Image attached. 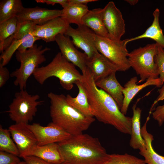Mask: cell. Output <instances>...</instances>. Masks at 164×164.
I'll return each mask as SVG.
<instances>
[{
	"instance_id": "2e32d148",
	"label": "cell",
	"mask_w": 164,
	"mask_h": 164,
	"mask_svg": "<svg viewBox=\"0 0 164 164\" xmlns=\"http://www.w3.org/2000/svg\"><path fill=\"white\" fill-rule=\"evenodd\" d=\"M86 65L95 82L118 71L114 65L99 53L87 58Z\"/></svg>"
},
{
	"instance_id": "d4e9b609",
	"label": "cell",
	"mask_w": 164,
	"mask_h": 164,
	"mask_svg": "<svg viewBox=\"0 0 164 164\" xmlns=\"http://www.w3.org/2000/svg\"><path fill=\"white\" fill-rule=\"evenodd\" d=\"M89 10L87 5L70 2L62 10L61 17L70 24L74 23L78 26L82 24V19Z\"/></svg>"
},
{
	"instance_id": "1f68e13d",
	"label": "cell",
	"mask_w": 164,
	"mask_h": 164,
	"mask_svg": "<svg viewBox=\"0 0 164 164\" xmlns=\"http://www.w3.org/2000/svg\"><path fill=\"white\" fill-rule=\"evenodd\" d=\"M21 162L18 156L5 152L0 151V164H17Z\"/></svg>"
},
{
	"instance_id": "f1b7e54d",
	"label": "cell",
	"mask_w": 164,
	"mask_h": 164,
	"mask_svg": "<svg viewBox=\"0 0 164 164\" xmlns=\"http://www.w3.org/2000/svg\"><path fill=\"white\" fill-rule=\"evenodd\" d=\"M18 21L14 17L0 23V45L15 32Z\"/></svg>"
},
{
	"instance_id": "83f0119b",
	"label": "cell",
	"mask_w": 164,
	"mask_h": 164,
	"mask_svg": "<svg viewBox=\"0 0 164 164\" xmlns=\"http://www.w3.org/2000/svg\"><path fill=\"white\" fill-rule=\"evenodd\" d=\"M104 164H146L144 159L125 153L108 154Z\"/></svg>"
},
{
	"instance_id": "44dd1931",
	"label": "cell",
	"mask_w": 164,
	"mask_h": 164,
	"mask_svg": "<svg viewBox=\"0 0 164 164\" xmlns=\"http://www.w3.org/2000/svg\"><path fill=\"white\" fill-rule=\"evenodd\" d=\"M29 156H34L53 164H62L63 159L57 143L36 147Z\"/></svg>"
},
{
	"instance_id": "ac0fdd59",
	"label": "cell",
	"mask_w": 164,
	"mask_h": 164,
	"mask_svg": "<svg viewBox=\"0 0 164 164\" xmlns=\"http://www.w3.org/2000/svg\"><path fill=\"white\" fill-rule=\"evenodd\" d=\"M141 128L142 136L145 140V146L140 149L139 154L144 158L146 164H164V156L159 155L154 150L152 145L153 136L147 129V125L150 119V115Z\"/></svg>"
},
{
	"instance_id": "d6a6232c",
	"label": "cell",
	"mask_w": 164,
	"mask_h": 164,
	"mask_svg": "<svg viewBox=\"0 0 164 164\" xmlns=\"http://www.w3.org/2000/svg\"><path fill=\"white\" fill-rule=\"evenodd\" d=\"M153 118L158 123L159 126H161L164 122V104L158 106L152 113Z\"/></svg>"
},
{
	"instance_id": "836d02e7",
	"label": "cell",
	"mask_w": 164,
	"mask_h": 164,
	"mask_svg": "<svg viewBox=\"0 0 164 164\" xmlns=\"http://www.w3.org/2000/svg\"><path fill=\"white\" fill-rule=\"evenodd\" d=\"M0 63V87H2L5 84L10 77L8 69Z\"/></svg>"
},
{
	"instance_id": "3957f363",
	"label": "cell",
	"mask_w": 164,
	"mask_h": 164,
	"mask_svg": "<svg viewBox=\"0 0 164 164\" xmlns=\"http://www.w3.org/2000/svg\"><path fill=\"white\" fill-rule=\"evenodd\" d=\"M47 97L52 122L71 135L83 133L95 121L93 117L87 116L70 105L63 94L51 92Z\"/></svg>"
},
{
	"instance_id": "6da1fadb",
	"label": "cell",
	"mask_w": 164,
	"mask_h": 164,
	"mask_svg": "<svg viewBox=\"0 0 164 164\" xmlns=\"http://www.w3.org/2000/svg\"><path fill=\"white\" fill-rule=\"evenodd\" d=\"M82 72L80 81L87 94L93 116L101 122L113 126L120 132L130 135L132 117L122 113L114 100L96 85L87 67Z\"/></svg>"
},
{
	"instance_id": "e0dca14e",
	"label": "cell",
	"mask_w": 164,
	"mask_h": 164,
	"mask_svg": "<svg viewBox=\"0 0 164 164\" xmlns=\"http://www.w3.org/2000/svg\"><path fill=\"white\" fill-rule=\"evenodd\" d=\"M137 81L138 78L136 77L131 78L125 84L122 90L124 99L120 110L125 115L127 113L131 102L139 91L148 86L154 85L160 87L162 85L159 77L157 79H149L143 84L140 85L137 84Z\"/></svg>"
},
{
	"instance_id": "277c9868",
	"label": "cell",
	"mask_w": 164,
	"mask_h": 164,
	"mask_svg": "<svg viewBox=\"0 0 164 164\" xmlns=\"http://www.w3.org/2000/svg\"><path fill=\"white\" fill-rule=\"evenodd\" d=\"M33 75L40 85L43 84L50 77H56L59 80L61 86L67 90H71L74 84L80 81L82 77L75 66L68 61L60 52L48 64L37 68Z\"/></svg>"
},
{
	"instance_id": "8d00e7d4",
	"label": "cell",
	"mask_w": 164,
	"mask_h": 164,
	"mask_svg": "<svg viewBox=\"0 0 164 164\" xmlns=\"http://www.w3.org/2000/svg\"><path fill=\"white\" fill-rule=\"evenodd\" d=\"M159 95L156 99L154 101L151 109L152 110L153 107L159 101L164 100V83L161 88L159 90Z\"/></svg>"
},
{
	"instance_id": "4fadbf2b",
	"label": "cell",
	"mask_w": 164,
	"mask_h": 164,
	"mask_svg": "<svg viewBox=\"0 0 164 164\" xmlns=\"http://www.w3.org/2000/svg\"><path fill=\"white\" fill-rule=\"evenodd\" d=\"M70 26L61 17H57L43 24L36 25L32 33L39 40L47 43L53 42L58 35L65 34Z\"/></svg>"
},
{
	"instance_id": "4dcf8cb0",
	"label": "cell",
	"mask_w": 164,
	"mask_h": 164,
	"mask_svg": "<svg viewBox=\"0 0 164 164\" xmlns=\"http://www.w3.org/2000/svg\"><path fill=\"white\" fill-rule=\"evenodd\" d=\"M32 32H29L24 37L23 42L18 48L17 51L20 53L23 52L32 47L34 45L35 42L39 40L38 38L33 35Z\"/></svg>"
},
{
	"instance_id": "484cf974",
	"label": "cell",
	"mask_w": 164,
	"mask_h": 164,
	"mask_svg": "<svg viewBox=\"0 0 164 164\" xmlns=\"http://www.w3.org/2000/svg\"><path fill=\"white\" fill-rule=\"evenodd\" d=\"M24 7L21 0L0 1V23L16 17Z\"/></svg>"
},
{
	"instance_id": "7c38bea8",
	"label": "cell",
	"mask_w": 164,
	"mask_h": 164,
	"mask_svg": "<svg viewBox=\"0 0 164 164\" xmlns=\"http://www.w3.org/2000/svg\"><path fill=\"white\" fill-rule=\"evenodd\" d=\"M27 126L35 136L39 146L58 143L71 135L52 122L45 126L38 123L28 124Z\"/></svg>"
},
{
	"instance_id": "e575fe53",
	"label": "cell",
	"mask_w": 164,
	"mask_h": 164,
	"mask_svg": "<svg viewBox=\"0 0 164 164\" xmlns=\"http://www.w3.org/2000/svg\"><path fill=\"white\" fill-rule=\"evenodd\" d=\"M22 158L26 164H53L34 156H27Z\"/></svg>"
},
{
	"instance_id": "603a6c76",
	"label": "cell",
	"mask_w": 164,
	"mask_h": 164,
	"mask_svg": "<svg viewBox=\"0 0 164 164\" xmlns=\"http://www.w3.org/2000/svg\"><path fill=\"white\" fill-rule=\"evenodd\" d=\"M159 9H156L153 12L154 19L151 25L142 34L131 38L126 39L127 44L132 41L143 38H150L164 49V36L159 24Z\"/></svg>"
},
{
	"instance_id": "d6986e66",
	"label": "cell",
	"mask_w": 164,
	"mask_h": 164,
	"mask_svg": "<svg viewBox=\"0 0 164 164\" xmlns=\"http://www.w3.org/2000/svg\"><path fill=\"white\" fill-rule=\"evenodd\" d=\"M115 73H113L95 83L98 87L106 92L114 100L121 109L124 99L122 93L124 87L118 81Z\"/></svg>"
},
{
	"instance_id": "cb8c5ba5",
	"label": "cell",
	"mask_w": 164,
	"mask_h": 164,
	"mask_svg": "<svg viewBox=\"0 0 164 164\" xmlns=\"http://www.w3.org/2000/svg\"><path fill=\"white\" fill-rule=\"evenodd\" d=\"M75 84L78 89V94L75 97L67 94L66 96V100L67 103L84 114L87 116L93 117L87 94L80 80L77 82Z\"/></svg>"
},
{
	"instance_id": "9c48e42d",
	"label": "cell",
	"mask_w": 164,
	"mask_h": 164,
	"mask_svg": "<svg viewBox=\"0 0 164 164\" xmlns=\"http://www.w3.org/2000/svg\"><path fill=\"white\" fill-rule=\"evenodd\" d=\"M71 37L75 46L83 50L90 59L99 52L95 43L96 34L90 29L82 24L74 29L70 25L64 34Z\"/></svg>"
},
{
	"instance_id": "7a4b0ae2",
	"label": "cell",
	"mask_w": 164,
	"mask_h": 164,
	"mask_svg": "<svg viewBox=\"0 0 164 164\" xmlns=\"http://www.w3.org/2000/svg\"><path fill=\"white\" fill-rule=\"evenodd\" d=\"M57 143L62 164H104L108 157L99 139L87 134L71 135Z\"/></svg>"
},
{
	"instance_id": "4316f807",
	"label": "cell",
	"mask_w": 164,
	"mask_h": 164,
	"mask_svg": "<svg viewBox=\"0 0 164 164\" xmlns=\"http://www.w3.org/2000/svg\"><path fill=\"white\" fill-rule=\"evenodd\" d=\"M8 129L0 125V151L5 152L19 156V153L15 142L11 137Z\"/></svg>"
},
{
	"instance_id": "ab89813d",
	"label": "cell",
	"mask_w": 164,
	"mask_h": 164,
	"mask_svg": "<svg viewBox=\"0 0 164 164\" xmlns=\"http://www.w3.org/2000/svg\"><path fill=\"white\" fill-rule=\"evenodd\" d=\"M17 164H26V162L24 161H21L19 163H18Z\"/></svg>"
},
{
	"instance_id": "f546056e",
	"label": "cell",
	"mask_w": 164,
	"mask_h": 164,
	"mask_svg": "<svg viewBox=\"0 0 164 164\" xmlns=\"http://www.w3.org/2000/svg\"><path fill=\"white\" fill-rule=\"evenodd\" d=\"M154 61L159 76V78L163 85L164 83V49L159 45Z\"/></svg>"
},
{
	"instance_id": "30bf717a",
	"label": "cell",
	"mask_w": 164,
	"mask_h": 164,
	"mask_svg": "<svg viewBox=\"0 0 164 164\" xmlns=\"http://www.w3.org/2000/svg\"><path fill=\"white\" fill-rule=\"evenodd\" d=\"M105 27L112 39L120 41L125 32V24L122 13L114 2H109L102 9Z\"/></svg>"
},
{
	"instance_id": "8992f818",
	"label": "cell",
	"mask_w": 164,
	"mask_h": 164,
	"mask_svg": "<svg viewBox=\"0 0 164 164\" xmlns=\"http://www.w3.org/2000/svg\"><path fill=\"white\" fill-rule=\"evenodd\" d=\"M158 44H148L143 47L135 49L128 54V59L131 67L139 76L140 79L137 84L149 79L159 77L154 58L157 54Z\"/></svg>"
},
{
	"instance_id": "74e56055",
	"label": "cell",
	"mask_w": 164,
	"mask_h": 164,
	"mask_svg": "<svg viewBox=\"0 0 164 164\" xmlns=\"http://www.w3.org/2000/svg\"><path fill=\"white\" fill-rule=\"evenodd\" d=\"M70 2L79 5H87V4L90 2L98 1L96 0H69Z\"/></svg>"
},
{
	"instance_id": "7402d4cb",
	"label": "cell",
	"mask_w": 164,
	"mask_h": 164,
	"mask_svg": "<svg viewBox=\"0 0 164 164\" xmlns=\"http://www.w3.org/2000/svg\"><path fill=\"white\" fill-rule=\"evenodd\" d=\"M140 99H138L136 103L132 107L133 116L132 117V129L130 146L135 149H139L144 147L145 142L141 133L140 119L142 110L136 107L137 103Z\"/></svg>"
},
{
	"instance_id": "8fae6325",
	"label": "cell",
	"mask_w": 164,
	"mask_h": 164,
	"mask_svg": "<svg viewBox=\"0 0 164 164\" xmlns=\"http://www.w3.org/2000/svg\"><path fill=\"white\" fill-rule=\"evenodd\" d=\"M8 129L18 148L19 157L22 158L29 156L38 144L35 136L27 124L15 123L10 126Z\"/></svg>"
},
{
	"instance_id": "9a60e30c",
	"label": "cell",
	"mask_w": 164,
	"mask_h": 164,
	"mask_svg": "<svg viewBox=\"0 0 164 164\" xmlns=\"http://www.w3.org/2000/svg\"><path fill=\"white\" fill-rule=\"evenodd\" d=\"M62 10L50 9L39 7L24 8L16 17L19 22L29 21L36 25L43 24L54 18L61 17Z\"/></svg>"
},
{
	"instance_id": "5b68a950",
	"label": "cell",
	"mask_w": 164,
	"mask_h": 164,
	"mask_svg": "<svg viewBox=\"0 0 164 164\" xmlns=\"http://www.w3.org/2000/svg\"><path fill=\"white\" fill-rule=\"evenodd\" d=\"M50 50L47 47L43 48L42 46H38L34 44L23 52L16 51V58L20 65L19 68L10 74L11 77L15 78L14 85L19 86L20 90L26 89L28 79L39 66L46 61L44 54Z\"/></svg>"
},
{
	"instance_id": "5bb4252c",
	"label": "cell",
	"mask_w": 164,
	"mask_h": 164,
	"mask_svg": "<svg viewBox=\"0 0 164 164\" xmlns=\"http://www.w3.org/2000/svg\"><path fill=\"white\" fill-rule=\"evenodd\" d=\"M55 41L60 53L68 61L78 67L81 71L85 69L87 56L84 53L77 49L70 37L63 34H59L56 36Z\"/></svg>"
},
{
	"instance_id": "f35d334b",
	"label": "cell",
	"mask_w": 164,
	"mask_h": 164,
	"mask_svg": "<svg viewBox=\"0 0 164 164\" xmlns=\"http://www.w3.org/2000/svg\"><path fill=\"white\" fill-rule=\"evenodd\" d=\"M125 1L131 5H135L138 2V0H126Z\"/></svg>"
},
{
	"instance_id": "d590c367",
	"label": "cell",
	"mask_w": 164,
	"mask_h": 164,
	"mask_svg": "<svg viewBox=\"0 0 164 164\" xmlns=\"http://www.w3.org/2000/svg\"><path fill=\"white\" fill-rule=\"evenodd\" d=\"M37 3H46L47 5H54L56 4L60 5L63 8L69 3V0H36Z\"/></svg>"
},
{
	"instance_id": "ffe728a7",
	"label": "cell",
	"mask_w": 164,
	"mask_h": 164,
	"mask_svg": "<svg viewBox=\"0 0 164 164\" xmlns=\"http://www.w3.org/2000/svg\"><path fill=\"white\" fill-rule=\"evenodd\" d=\"M102 11L101 8L89 10L82 19V24L91 29L96 35L111 39L103 22Z\"/></svg>"
},
{
	"instance_id": "ba28073f",
	"label": "cell",
	"mask_w": 164,
	"mask_h": 164,
	"mask_svg": "<svg viewBox=\"0 0 164 164\" xmlns=\"http://www.w3.org/2000/svg\"><path fill=\"white\" fill-rule=\"evenodd\" d=\"M95 39L98 52L114 65L118 71H125L129 69L126 39L117 41L96 35Z\"/></svg>"
},
{
	"instance_id": "52a82bcc",
	"label": "cell",
	"mask_w": 164,
	"mask_h": 164,
	"mask_svg": "<svg viewBox=\"0 0 164 164\" xmlns=\"http://www.w3.org/2000/svg\"><path fill=\"white\" fill-rule=\"evenodd\" d=\"M39 98L38 94L32 95L26 89L20 90L15 93L9 110L5 112L9 113L10 119L15 123L28 124L36 115L37 107L44 102L38 100Z\"/></svg>"
}]
</instances>
